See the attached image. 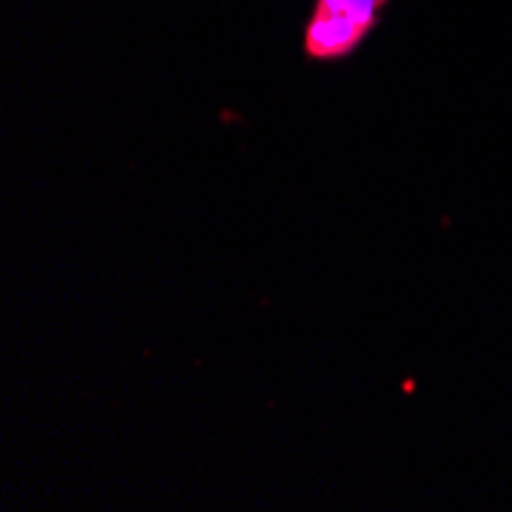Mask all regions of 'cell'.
I'll use <instances>...</instances> for the list:
<instances>
[{
    "mask_svg": "<svg viewBox=\"0 0 512 512\" xmlns=\"http://www.w3.org/2000/svg\"><path fill=\"white\" fill-rule=\"evenodd\" d=\"M368 37H371L368 25H359L347 16L313 7L301 31V53L307 62L332 65V62H344L356 56V50Z\"/></svg>",
    "mask_w": 512,
    "mask_h": 512,
    "instance_id": "6da1fadb",
    "label": "cell"
},
{
    "mask_svg": "<svg viewBox=\"0 0 512 512\" xmlns=\"http://www.w3.org/2000/svg\"><path fill=\"white\" fill-rule=\"evenodd\" d=\"M390 4L393 0H313V7L347 16L359 25H368L371 31L381 25V16L387 13Z\"/></svg>",
    "mask_w": 512,
    "mask_h": 512,
    "instance_id": "7a4b0ae2",
    "label": "cell"
}]
</instances>
